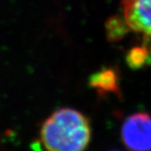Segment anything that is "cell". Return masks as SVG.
Masks as SVG:
<instances>
[{"instance_id": "cell-2", "label": "cell", "mask_w": 151, "mask_h": 151, "mask_svg": "<svg viewBox=\"0 0 151 151\" xmlns=\"http://www.w3.org/2000/svg\"><path fill=\"white\" fill-rule=\"evenodd\" d=\"M121 138L129 151H151V116L138 112L127 116L121 127Z\"/></svg>"}, {"instance_id": "cell-4", "label": "cell", "mask_w": 151, "mask_h": 151, "mask_svg": "<svg viewBox=\"0 0 151 151\" xmlns=\"http://www.w3.org/2000/svg\"><path fill=\"white\" fill-rule=\"evenodd\" d=\"M92 84L94 88H98L102 92H115L117 90L116 82L114 75H110V72H100L98 76L93 78Z\"/></svg>"}, {"instance_id": "cell-1", "label": "cell", "mask_w": 151, "mask_h": 151, "mask_svg": "<svg viewBox=\"0 0 151 151\" xmlns=\"http://www.w3.org/2000/svg\"><path fill=\"white\" fill-rule=\"evenodd\" d=\"M39 137L47 151H85L90 143L91 126L83 113L62 107L44 121Z\"/></svg>"}, {"instance_id": "cell-5", "label": "cell", "mask_w": 151, "mask_h": 151, "mask_svg": "<svg viewBox=\"0 0 151 151\" xmlns=\"http://www.w3.org/2000/svg\"><path fill=\"white\" fill-rule=\"evenodd\" d=\"M113 151H115V150H113Z\"/></svg>"}, {"instance_id": "cell-3", "label": "cell", "mask_w": 151, "mask_h": 151, "mask_svg": "<svg viewBox=\"0 0 151 151\" xmlns=\"http://www.w3.org/2000/svg\"><path fill=\"white\" fill-rule=\"evenodd\" d=\"M122 11L129 28L151 39V0H123Z\"/></svg>"}]
</instances>
